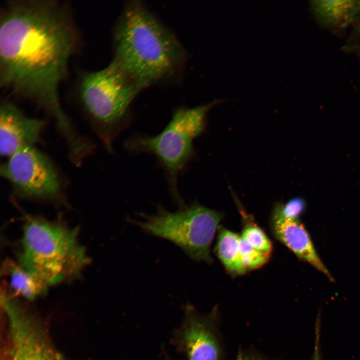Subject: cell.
<instances>
[{"mask_svg": "<svg viewBox=\"0 0 360 360\" xmlns=\"http://www.w3.org/2000/svg\"><path fill=\"white\" fill-rule=\"evenodd\" d=\"M240 251L242 262L247 270L262 267L268 262L270 256V254L256 250L241 236Z\"/></svg>", "mask_w": 360, "mask_h": 360, "instance_id": "obj_17", "label": "cell"}, {"mask_svg": "<svg viewBox=\"0 0 360 360\" xmlns=\"http://www.w3.org/2000/svg\"><path fill=\"white\" fill-rule=\"evenodd\" d=\"M222 100L178 108L158 134L136 136L124 142L126 148L132 154L147 153L156 158L166 173L170 190L179 206L184 203L177 190L178 176L194 156L193 141L203 132L208 112Z\"/></svg>", "mask_w": 360, "mask_h": 360, "instance_id": "obj_5", "label": "cell"}, {"mask_svg": "<svg viewBox=\"0 0 360 360\" xmlns=\"http://www.w3.org/2000/svg\"><path fill=\"white\" fill-rule=\"evenodd\" d=\"M140 215V220H129L144 232L172 242L192 260L212 262L210 248L223 213L194 204L174 212L158 206L155 214Z\"/></svg>", "mask_w": 360, "mask_h": 360, "instance_id": "obj_6", "label": "cell"}, {"mask_svg": "<svg viewBox=\"0 0 360 360\" xmlns=\"http://www.w3.org/2000/svg\"><path fill=\"white\" fill-rule=\"evenodd\" d=\"M240 236L220 226L216 252L227 272L232 276L244 274L247 270L242 260L240 251Z\"/></svg>", "mask_w": 360, "mask_h": 360, "instance_id": "obj_13", "label": "cell"}, {"mask_svg": "<svg viewBox=\"0 0 360 360\" xmlns=\"http://www.w3.org/2000/svg\"><path fill=\"white\" fill-rule=\"evenodd\" d=\"M142 88L113 61L80 76L78 96L80 106L107 150L131 120L130 105Z\"/></svg>", "mask_w": 360, "mask_h": 360, "instance_id": "obj_4", "label": "cell"}, {"mask_svg": "<svg viewBox=\"0 0 360 360\" xmlns=\"http://www.w3.org/2000/svg\"><path fill=\"white\" fill-rule=\"evenodd\" d=\"M46 125L44 120L28 117L16 106L4 102L0 108V152L8 158L38 142Z\"/></svg>", "mask_w": 360, "mask_h": 360, "instance_id": "obj_9", "label": "cell"}, {"mask_svg": "<svg viewBox=\"0 0 360 360\" xmlns=\"http://www.w3.org/2000/svg\"><path fill=\"white\" fill-rule=\"evenodd\" d=\"M355 22V30L358 35L360 36V16L356 18Z\"/></svg>", "mask_w": 360, "mask_h": 360, "instance_id": "obj_19", "label": "cell"}, {"mask_svg": "<svg viewBox=\"0 0 360 360\" xmlns=\"http://www.w3.org/2000/svg\"><path fill=\"white\" fill-rule=\"evenodd\" d=\"M184 318L174 333L172 343L187 360H218L220 348L208 322L200 317L189 303Z\"/></svg>", "mask_w": 360, "mask_h": 360, "instance_id": "obj_8", "label": "cell"}, {"mask_svg": "<svg viewBox=\"0 0 360 360\" xmlns=\"http://www.w3.org/2000/svg\"><path fill=\"white\" fill-rule=\"evenodd\" d=\"M12 337L13 344L9 360H60L32 328L16 330Z\"/></svg>", "mask_w": 360, "mask_h": 360, "instance_id": "obj_12", "label": "cell"}, {"mask_svg": "<svg viewBox=\"0 0 360 360\" xmlns=\"http://www.w3.org/2000/svg\"><path fill=\"white\" fill-rule=\"evenodd\" d=\"M167 360H172L171 358H169L168 356H166Z\"/></svg>", "mask_w": 360, "mask_h": 360, "instance_id": "obj_21", "label": "cell"}, {"mask_svg": "<svg viewBox=\"0 0 360 360\" xmlns=\"http://www.w3.org/2000/svg\"><path fill=\"white\" fill-rule=\"evenodd\" d=\"M2 270L10 277L11 288L17 294L32 299L47 290L46 284L11 260H5Z\"/></svg>", "mask_w": 360, "mask_h": 360, "instance_id": "obj_14", "label": "cell"}, {"mask_svg": "<svg viewBox=\"0 0 360 360\" xmlns=\"http://www.w3.org/2000/svg\"><path fill=\"white\" fill-rule=\"evenodd\" d=\"M270 229L274 236L298 258L309 263L325 274L332 282V276L317 254L310 238L298 220H284L271 217Z\"/></svg>", "mask_w": 360, "mask_h": 360, "instance_id": "obj_10", "label": "cell"}, {"mask_svg": "<svg viewBox=\"0 0 360 360\" xmlns=\"http://www.w3.org/2000/svg\"><path fill=\"white\" fill-rule=\"evenodd\" d=\"M1 176L20 198L56 200L62 196L63 184L52 162L34 146L15 152L0 168Z\"/></svg>", "mask_w": 360, "mask_h": 360, "instance_id": "obj_7", "label": "cell"}, {"mask_svg": "<svg viewBox=\"0 0 360 360\" xmlns=\"http://www.w3.org/2000/svg\"><path fill=\"white\" fill-rule=\"evenodd\" d=\"M241 238L256 250L271 254L272 246L265 232L256 224L248 223L244 226Z\"/></svg>", "mask_w": 360, "mask_h": 360, "instance_id": "obj_15", "label": "cell"}, {"mask_svg": "<svg viewBox=\"0 0 360 360\" xmlns=\"http://www.w3.org/2000/svg\"><path fill=\"white\" fill-rule=\"evenodd\" d=\"M116 64L142 90L174 78L186 54L176 36L139 1L126 4L114 28Z\"/></svg>", "mask_w": 360, "mask_h": 360, "instance_id": "obj_2", "label": "cell"}, {"mask_svg": "<svg viewBox=\"0 0 360 360\" xmlns=\"http://www.w3.org/2000/svg\"><path fill=\"white\" fill-rule=\"evenodd\" d=\"M320 316L318 314L316 317L315 324V339L312 360H322L320 351Z\"/></svg>", "mask_w": 360, "mask_h": 360, "instance_id": "obj_18", "label": "cell"}, {"mask_svg": "<svg viewBox=\"0 0 360 360\" xmlns=\"http://www.w3.org/2000/svg\"><path fill=\"white\" fill-rule=\"evenodd\" d=\"M78 35L68 7L54 0L8 2L0 18V85L54 118L63 136L74 126L61 106L60 84Z\"/></svg>", "mask_w": 360, "mask_h": 360, "instance_id": "obj_1", "label": "cell"}, {"mask_svg": "<svg viewBox=\"0 0 360 360\" xmlns=\"http://www.w3.org/2000/svg\"><path fill=\"white\" fill-rule=\"evenodd\" d=\"M78 234L60 222L28 216L18 264L48 286L74 278L88 262Z\"/></svg>", "mask_w": 360, "mask_h": 360, "instance_id": "obj_3", "label": "cell"}, {"mask_svg": "<svg viewBox=\"0 0 360 360\" xmlns=\"http://www.w3.org/2000/svg\"><path fill=\"white\" fill-rule=\"evenodd\" d=\"M236 360H256L252 359L251 358H249L245 356H244L242 354L241 352H239L238 354Z\"/></svg>", "mask_w": 360, "mask_h": 360, "instance_id": "obj_20", "label": "cell"}, {"mask_svg": "<svg viewBox=\"0 0 360 360\" xmlns=\"http://www.w3.org/2000/svg\"><path fill=\"white\" fill-rule=\"evenodd\" d=\"M306 207V203L304 198L295 197L286 203L275 204L271 217L284 220H298L304 212Z\"/></svg>", "mask_w": 360, "mask_h": 360, "instance_id": "obj_16", "label": "cell"}, {"mask_svg": "<svg viewBox=\"0 0 360 360\" xmlns=\"http://www.w3.org/2000/svg\"><path fill=\"white\" fill-rule=\"evenodd\" d=\"M310 6L319 22L328 28H345L360 16V0H312Z\"/></svg>", "mask_w": 360, "mask_h": 360, "instance_id": "obj_11", "label": "cell"}]
</instances>
